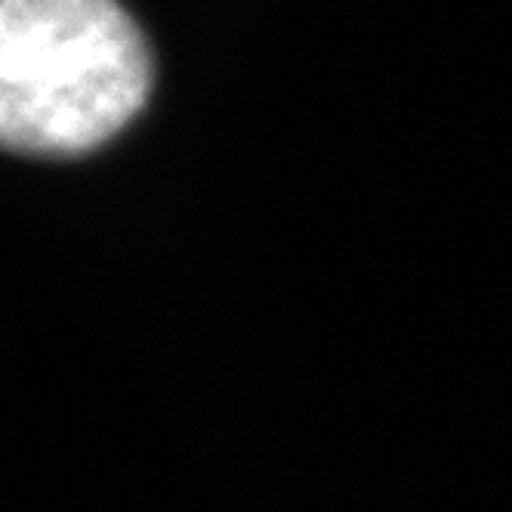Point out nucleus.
<instances>
[{"instance_id":"1","label":"nucleus","mask_w":512,"mask_h":512,"mask_svg":"<svg viewBox=\"0 0 512 512\" xmlns=\"http://www.w3.org/2000/svg\"><path fill=\"white\" fill-rule=\"evenodd\" d=\"M149 87V47L118 0H0V149L90 152Z\"/></svg>"}]
</instances>
